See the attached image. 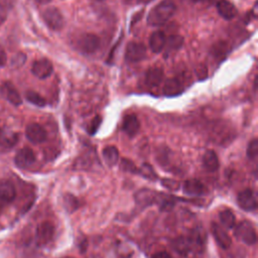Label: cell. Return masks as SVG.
<instances>
[{
    "label": "cell",
    "instance_id": "35",
    "mask_svg": "<svg viewBox=\"0 0 258 258\" xmlns=\"http://www.w3.org/2000/svg\"><path fill=\"white\" fill-rule=\"evenodd\" d=\"M152 258H171V256L165 251H160L152 255Z\"/></svg>",
    "mask_w": 258,
    "mask_h": 258
},
{
    "label": "cell",
    "instance_id": "10",
    "mask_svg": "<svg viewBox=\"0 0 258 258\" xmlns=\"http://www.w3.org/2000/svg\"><path fill=\"white\" fill-rule=\"evenodd\" d=\"M53 71H54L53 64H51L50 61L47 59L36 61L31 67L32 74L39 79L48 78L51 74H53Z\"/></svg>",
    "mask_w": 258,
    "mask_h": 258
},
{
    "label": "cell",
    "instance_id": "26",
    "mask_svg": "<svg viewBox=\"0 0 258 258\" xmlns=\"http://www.w3.org/2000/svg\"><path fill=\"white\" fill-rule=\"evenodd\" d=\"M220 221L224 228L232 229L235 227V215L230 210H223L219 214Z\"/></svg>",
    "mask_w": 258,
    "mask_h": 258
},
{
    "label": "cell",
    "instance_id": "3",
    "mask_svg": "<svg viewBox=\"0 0 258 258\" xmlns=\"http://www.w3.org/2000/svg\"><path fill=\"white\" fill-rule=\"evenodd\" d=\"M77 47L86 55H92L100 47V39L94 33H84L78 39Z\"/></svg>",
    "mask_w": 258,
    "mask_h": 258
},
{
    "label": "cell",
    "instance_id": "8",
    "mask_svg": "<svg viewBox=\"0 0 258 258\" xmlns=\"http://www.w3.org/2000/svg\"><path fill=\"white\" fill-rule=\"evenodd\" d=\"M25 136L31 143L39 144L46 141L47 135L46 129L42 125L31 123L25 129Z\"/></svg>",
    "mask_w": 258,
    "mask_h": 258
},
{
    "label": "cell",
    "instance_id": "7",
    "mask_svg": "<svg viewBox=\"0 0 258 258\" xmlns=\"http://www.w3.org/2000/svg\"><path fill=\"white\" fill-rule=\"evenodd\" d=\"M55 235V226L50 222H43L38 226L36 232L37 243L40 246L47 245Z\"/></svg>",
    "mask_w": 258,
    "mask_h": 258
},
{
    "label": "cell",
    "instance_id": "37",
    "mask_svg": "<svg viewBox=\"0 0 258 258\" xmlns=\"http://www.w3.org/2000/svg\"><path fill=\"white\" fill-rule=\"evenodd\" d=\"M140 1H141V2H149V1H151V0H140Z\"/></svg>",
    "mask_w": 258,
    "mask_h": 258
},
{
    "label": "cell",
    "instance_id": "5",
    "mask_svg": "<svg viewBox=\"0 0 258 258\" xmlns=\"http://www.w3.org/2000/svg\"><path fill=\"white\" fill-rule=\"evenodd\" d=\"M146 57V47L141 43L131 42L125 49V60L128 63H139Z\"/></svg>",
    "mask_w": 258,
    "mask_h": 258
},
{
    "label": "cell",
    "instance_id": "16",
    "mask_svg": "<svg viewBox=\"0 0 258 258\" xmlns=\"http://www.w3.org/2000/svg\"><path fill=\"white\" fill-rule=\"evenodd\" d=\"M166 38L164 32L158 30L154 31L149 39V47L152 53L154 54H160L164 50L165 46Z\"/></svg>",
    "mask_w": 258,
    "mask_h": 258
},
{
    "label": "cell",
    "instance_id": "20",
    "mask_svg": "<svg viewBox=\"0 0 258 258\" xmlns=\"http://www.w3.org/2000/svg\"><path fill=\"white\" fill-rule=\"evenodd\" d=\"M183 190L188 196H202L206 192V188L198 180H188L184 184Z\"/></svg>",
    "mask_w": 258,
    "mask_h": 258
},
{
    "label": "cell",
    "instance_id": "21",
    "mask_svg": "<svg viewBox=\"0 0 258 258\" xmlns=\"http://www.w3.org/2000/svg\"><path fill=\"white\" fill-rule=\"evenodd\" d=\"M171 247H173V249L181 255H188L192 249V241L191 239L181 236L173 240V242H171Z\"/></svg>",
    "mask_w": 258,
    "mask_h": 258
},
{
    "label": "cell",
    "instance_id": "28",
    "mask_svg": "<svg viewBox=\"0 0 258 258\" xmlns=\"http://www.w3.org/2000/svg\"><path fill=\"white\" fill-rule=\"evenodd\" d=\"M139 174L149 180H156L158 178L156 171L153 170L152 166L148 164H143L142 166L139 168Z\"/></svg>",
    "mask_w": 258,
    "mask_h": 258
},
{
    "label": "cell",
    "instance_id": "36",
    "mask_svg": "<svg viewBox=\"0 0 258 258\" xmlns=\"http://www.w3.org/2000/svg\"><path fill=\"white\" fill-rule=\"evenodd\" d=\"M194 2H206V1H210V0H193Z\"/></svg>",
    "mask_w": 258,
    "mask_h": 258
},
{
    "label": "cell",
    "instance_id": "12",
    "mask_svg": "<svg viewBox=\"0 0 258 258\" xmlns=\"http://www.w3.org/2000/svg\"><path fill=\"white\" fill-rule=\"evenodd\" d=\"M0 93H1V95L14 106H20L23 103V100H22V97L19 91L16 90V88L10 82H4L1 85Z\"/></svg>",
    "mask_w": 258,
    "mask_h": 258
},
{
    "label": "cell",
    "instance_id": "29",
    "mask_svg": "<svg viewBox=\"0 0 258 258\" xmlns=\"http://www.w3.org/2000/svg\"><path fill=\"white\" fill-rule=\"evenodd\" d=\"M120 168L129 174H135V175L139 174V168L136 167V165L132 161L127 159L121 160V163H120Z\"/></svg>",
    "mask_w": 258,
    "mask_h": 258
},
{
    "label": "cell",
    "instance_id": "2",
    "mask_svg": "<svg viewBox=\"0 0 258 258\" xmlns=\"http://www.w3.org/2000/svg\"><path fill=\"white\" fill-rule=\"evenodd\" d=\"M235 236L240 241L247 245H254L257 241V235L252 223L248 221L240 222L235 229Z\"/></svg>",
    "mask_w": 258,
    "mask_h": 258
},
{
    "label": "cell",
    "instance_id": "31",
    "mask_svg": "<svg viewBox=\"0 0 258 258\" xmlns=\"http://www.w3.org/2000/svg\"><path fill=\"white\" fill-rule=\"evenodd\" d=\"M162 185L169 191H177V190H179V188H180L179 182H177L175 180H170V179L162 180Z\"/></svg>",
    "mask_w": 258,
    "mask_h": 258
},
{
    "label": "cell",
    "instance_id": "19",
    "mask_svg": "<svg viewBox=\"0 0 258 258\" xmlns=\"http://www.w3.org/2000/svg\"><path fill=\"white\" fill-rule=\"evenodd\" d=\"M164 79V71L161 68H150L145 74V83L149 88H156Z\"/></svg>",
    "mask_w": 258,
    "mask_h": 258
},
{
    "label": "cell",
    "instance_id": "14",
    "mask_svg": "<svg viewBox=\"0 0 258 258\" xmlns=\"http://www.w3.org/2000/svg\"><path fill=\"white\" fill-rule=\"evenodd\" d=\"M17 142H19V134L16 132L4 127L0 129V146L9 149L16 145Z\"/></svg>",
    "mask_w": 258,
    "mask_h": 258
},
{
    "label": "cell",
    "instance_id": "15",
    "mask_svg": "<svg viewBox=\"0 0 258 258\" xmlns=\"http://www.w3.org/2000/svg\"><path fill=\"white\" fill-rule=\"evenodd\" d=\"M16 198V190L10 181L0 182V200L4 203H12Z\"/></svg>",
    "mask_w": 258,
    "mask_h": 258
},
{
    "label": "cell",
    "instance_id": "39",
    "mask_svg": "<svg viewBox=\"0 0 258 258\" xmlns=\"http://www.w3.org/2000/svg\"><path fill=\"white\" fill-rule=\"evenodd\" d=\"M95 1H104V0H95Z\"/></svg>",
    "mask_w": 258,
    "mask_h": 258
},
{
    "label": "cell",
    "instance_id": "32",
    "mask_svg": "<svg viewBox=\"0 0 258 258\" xmlns=\"http://www.w3.org/2000/svg\"><path fill=\"white\" fill-rule=\"evenodd\" d=\"M101 122H102V118L100 116H96L92 120L90 125H89V127H88V129H87L88 133L91 134V135H94L97 132V130L99 129V127L101 125Z\"/></svg>",
    "mask_w": 258,
    "mask_h": 258
},
{
    "label": "cell",
    "instance_id": "34",
    "mask_svg": "<svg viewBox=\"0 0 258 258\" xmlns=\"http://www.w3.org/2000/svg\"><path fill=\"white\" fill-rule=\"evenodd\" d=\"M6 19H7L6 9L4 8V6L2 4H0V25L4 23Z\"/></svg>",
    "mask_w": 258,
    "mask_h": 258
},
{
    "label": "cell",
    "instance_id": "11",
    "mask_svg": "<svg viewBox=\"0 0 258 258\" xmlns=\"http://www.w3.org/2000/svg\"><path fill=\"white\" fill-rule=\"evenodd\" d=\"M211 230H212L213 237L216 240L217 244L222 249L226 250L232 245V239L224 228H222L220 225L216 224V223H212Z\"/></svg>",
    "mask_w": 258,
    "mask_h": 258
},
{
    "label": "cell",
    "instance_id": "9",
    "mask_svg": "<svg viewBox=\"0 0 258 258\" xmlns=\"http://www.w3.org/2000/svg\"><path fill=\"white\" fill-rule=\"evenodd\" d=\"M34 162H36V154L29 147L22 148L14 158V163L20 168H27L31 166Z\"/></svg>",
    "mask_w": 258,
    "mask_h": 258
},
{
    "label": "cell",
    "instance_id": "23",
    "mask_svg": "<svg viewBox=\"0 0 258 258\" xmlns=\"http://www.w3.org/2000/svg\"><path fill=\"white\" fill-rule=\"evenodd\" d=\"M158 196L154 195L153 192L148 191V190H141L139 193H136V202L137 204L141 205L142 207H147V206L156 203L158 201L157 199Z\"/></svg>",
    "mask_w": 258,
    "mask_h": 258
},
{
    "label": "cell",
    "instance_id": "22",
    "mask_svg": "<svg viewBox=\"0 0 258 258\" xmlns=\"http://www.w3.org/2000/svg\"><path fill=\"white\" fill-rule=\"evenodd\" d=\"M203 164L204 167L208 171H210V173H215V171H217L219 169L220 164L216 152L213 150L206 151L203 157Z\"/></svg>",
    "mask_w": 258,
    "mask_h": 258
},
{
    "label": "cell",
    "instance_id": "4",
    "mask_svg": "<svg viewBox=\"0 0 258 258\" xmlns=\"http://www.w3.org/2000/svg\"><path fill=\"white\" fill-rule=\"evenodd\" d=\"M43 19L46 24L53 30H61L64 26V17L56 7H48L43 12Z\"/></svg>",
    "mask_w": 258,
    "mask_h": 258
},
{
    "label": "cell",
    "instance_id": "24",
    "mask_svg": "<svg viewBox=\"0 0 258 258\" xmlns=\"http://www.w3.org/2000/svg\"><path fill=\"white\" fill-rule=\"evenodd\" d=\"M103 159H104L105 163L109 165H115L119 161V151L117 147L113 145H108L104 149H103Z\"/></svg>",
    "mask_w": 258,
    "mask_h": 258
},
{
    "label": "cell",
    "instance_id": "13",
    "mask_svg": "<svg viewBox=\"0 0 258 258\" xmlns=\"http://www.w3.org/2000/svg\"><path fill=\"white\" fill-rule=\"evenodd\" d=\"M141 129V123L137 116L133 113L128 114L124 117L122 122V130L129 136L133 137L139 133Z\"/></svg>",
    "mask_w": 258,
    "mask_h": 258
},
{
    "label": "cell",
    "instance_id": "25",
    "mask_svg": "<svg viewBox=\"0 0 258 258\" xmlns=\"http://www.w3.org/2000/svg\"><path fill=\"white\" fill-rule=\"evenodd\" d=\"M184 45V38L181 36H170L166 42H165V46L164 48L165 49V53L166 54H171L174 53V51L179 50Z\"/></svg>",
    "mask_w": 258,
    "mask_h": 258
},
{
    "label": "cell",
    "instance_id": "18",
    "mask_svg": "<svg viewBox=\"0 0 258 258\" xmlns=\"http://www.w3.org/2000/svg\"><path fill=\"white\" fill-rule=\"evenodd\" d=\"M217 10L218 13L226 21L233 20L237 15L236 7L228 0H219L217 3Z\"/></svg>",
    "mask_w": 258,
    "mask_h": 258
},
{
    "label": "cell",
    "instance_id": "1",
    "mask_svg": "<svg viewBox=\"0 0 258 258\" xmlns=\"http://www.w3.org/2000/svg\"><path fill=\"white\" fill-rule=\"evenodd\" d=\"M177 6L173 0H164L154 6L147 15V23L151 26H160L167 23L176 13Z\"/></svg>",
    "mask_w": 258,
    "mask_h": 258
},
{
    "label": "cell",
    "instance_id": "27",
    "mask_svg": "<svg viewBox=\"0 0 258 258\" xmlns=\"http://www.w3.org/2000/svg\"><path fill=\"white\" fill-rule=\"evenodd\" d=\"M25 98L26 100L31 103V104L36 105L38 107H44L47 104V101L44 97H42L39 93L37 92H33V91H28L25 94Z\"/></svg>",
    "mask_w": 258,
    "mask_h": 258
},
{
    "label": "cell",
    "instance_id": "30",
    "mask_svg": "<svg viewBox=\"0 0 258 258\" xmlns=\"http://www.w3.org/2000/svg\"><path fill=\"white\" fill-rule=\"evenodd\" d=\"M246 153H247V158L250 161H255L257 159V156H258V141L256 139L252 140L249 142V144L247 146Z\"/></svg>",
    "mask_w": 258,
    "mask_h": 258
},
{
    "label": "cell",
    "instance_id": "33",
    "mask_svg": "<svg viewBox=\"0 0 258 258\" xmlns=\"http://www.w3.org/2000/svg\"><path fill=\"white\" fill-rule=\"evenodd\" d=\"M6 61H7L6 53H5L4 48L2 47V46L0 45V68L4 67V65L6 64Z\"/></svg>",
    "mask_w": 258,
    "mask_h": 258
},
{
    "label": "cell",
    "instance_id": "38",
    "mask_svg": "<svg viewBox=\"0 0 258 258\" xmlns=\"http://www.w3.org/2000/svg\"><path fill=\"white\" fill-rule=\"evenodd\" d=\"M63 258H74V257H71V256H67V257H63Z\"/></svg>",
    "mask_w": 258,
    "mask_h": 258
},
{
    "label": "cell",
    "instance_id": "17",
    "mask_svg": "<svg viewBox=\"0 0 258 258\" xmlns=\"http://www.w3.org/2000/svg\"><path fill=\"white\" fill-rule=\"evenodd\" d=\"M184 91V86L183 84L177 79V78H171L164 82V85L163 87L164 95L167 97H175L180 95Z\"/></svg>",
    "mask_w": 258,
    "mask_h": 258
},
{
    "label": "cell",
    "instance_id": "6",
    "mask_svg": "<svg viewBox=\"0 0 258 258\" xmlns=\"http://www.w3.org/2000/svg\"><path fill=\"white\" fill-rule=\"evenodd\" d=\"M237 203L244 211H254L257 208V196L251 188H246L238 194Z\"/></svg>",
    "mask_w": 258,
    "mask_h": 258
}]
</instances>
